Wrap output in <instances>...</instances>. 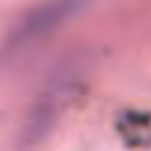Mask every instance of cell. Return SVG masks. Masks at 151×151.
<instances>
[{
    "label": "cell",
    "mask_w": 151,
    "mask_h": 151,
    "mask_svg": "<svg viewBox=\"0 0 151 151\" xmlns=\"http://www.w3.org/2000/svg\"><path fill=\"white\" fill-rule=\"evenodd\" d=\"M68 9H71V2H68V0H57V2H52V5H45V7L35 9L33 14L26 17V21L21 24V28H17V31L9 35V42L24 45L26 40L35 38L40 31L50 28V26H52L61 14H66Z\"/></svg>",
    "instance_id": "1"
}]
</instances>
